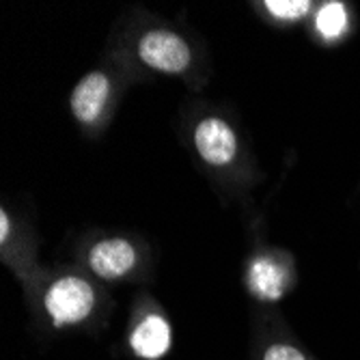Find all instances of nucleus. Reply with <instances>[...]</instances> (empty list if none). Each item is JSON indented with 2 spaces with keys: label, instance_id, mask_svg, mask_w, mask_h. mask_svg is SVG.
<instances>
[{
  "label": "nucleus",
  "instance_id": "obj_1",
  "mask_svg": "<svg viewBox=\"0 0 360 360\" xmlns=\"http://www.w3.org/2000/svg\"><path fill=\"white\" fill-rule=\"evenodd\" d=\"M44 304L52 323L56 328H63V326L80 323L91 315L95 307V293L86 281L65 276L48 289Z\"/></svg>",
  "mask_w": 360,
  "mask_h": 360
},
{
  "label": "nucleus",
  "instance_id": "obj_2",
  "mask_svg": "<svg viewBox=\"0 0 360 360\" xmlns=\"http://www.w3.org/2000/svg\"><path fill=\"white\" fill-rule=\"evenodd\" d=\"M139 56L149 68L167 74H179L190 65L188 44L171 30H149L139 44Z\"/></svg>",
  "mask_w": 360,
  "mask_h": 360
},
{
  "label": "nucleus",
  "instance_id": "obj_3",
  "mask_svg": "<svg viewBox=\"0 0 360 360\" xmlns=\"http://www.w3.org/2000/svg\"><path fill=\"white\" fill-rule=\"evenodd\" d=\"M194 145L199 155L214 167L229 165L238 153V139L233 129L218 117H207L196 125Z\"/></svg>",
  "mask_w": 360,
  "mask_h": 360
},
{
  "label": "nucleus",
  "instance_id": "obj_4",
  "mask_svg": "<svg viewBox=\"0 0 360 360\" xmlns=\"http://www.w3.org/2000/svg\"><path fill=\"white\" fill-rule=\"evenodd\" d=\"M91 270L102 278H121L136 266V250L127 240L112 238L95 244L89 255Z\"/></svg>",
  "mask_w": 360,
  "mask_h": 360
},
{
  "label": "nucleus",
  "instance_id": "obj_5",
  "mask_svg": "<svg viewBox=\"0 0 360 360\" xmlns=\"http://www.w3.org/2000/svg\"><path fill=\"white\" fill-rule=\"evenodd\" d=\"M173 345L171 323L162 315H147L129 335V347L143 360H160Z\"/></svg>",
  "mask_w": 360,
  "mask_h": 360
},
{
  "label": "nucleus",
  "instance_id": "obj_6",
  "mask_svg": "<svg viewBox=\"0 0 360 360\" xmlns=\"http://www.w3.org/2000/svg\"><path fill=\"white\" fill-rule=\"evenodd\" d=\"M110 93V82L102 72L84 76L72 93V110L80 123H93L102 115Z\"/></svg>",
  "mask_w": 360,
  "mask_h": 360
},
{
  "label": "nucleus",
  "instance_id": "obj_7",
  "mask_svg": "<svg viewBox=\"0 0 360 360\" xmlns=\"http://www.w3.org/2000/svg\"><path fill=\"white\" fill-rule=\"evenodd\" d=\"M250 289L261 300H278L287 289V272L270 257H259L250 268Z\"/></svg>",
  "mask_w": 360,
  "mask_h": 360
},
{
  "label": "nucleus",
  "instance_id": "obj_8",
  "mask_svg": "<svg viewBox=\"0 0 360 360\" xmlns=\"http://www.w3.org/2000/svg\"><path fill=\"white\" fill-rule=\"evenodd\" d=\"M315 26L326 39L341 37L347 28V11L341 3H328L317 11Z\"/></svg>",
  "mask_w": 360,
  "mask_h": 360
},
{
  "label": "nucleus",
  "instance_id": "obj_9",
  "mask_svg": "<svg viewBox=\"0 0 360 360\" xmlns=\"http://www.w3.org/2000/svg\"><path fill=\"white\" fill-rule=\"evenodd\" d=\"M266 7H268V11L274 18H281V20H298V18H302V15L309 13L311 3H309V0H268Z\"/></svg>",
  "mask_w": 360,
  "mask_h": 360
},
{
  "label": "nucleus",
  "instance_id": "obj_10",
  "mask_svg": "<svg viewBox=\"0 0 360 360\" xmlns=\"http://www.w3.org/2000/svg\"><path fill=\"white\" fill-rule=\"evenodd\" d=\"M264 360H307V356L293 345L287 343H274L266 349Z\"/></svg>",
  "mask_w": 360,
  "mask_h": 360
},
{
  "label": "nucleus",
  "instance_id": "obj_11",
  "mask_svg": "<svg viewBox=\"0 0 360 360\" xmlns=\"http://www.w3.org/2000/svg\"><path fill=\"white\" fill-rule=\"evenodd\" d=\"M9 238V218L5 212H0V240H7Z\"/></svg>",
  "mask_w": 360,
  "mask_h": 360
}]
</instances>
